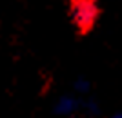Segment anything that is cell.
Here are the masks:
<instances>
[{
	"label": "cell",
	"mask_w": 122,
	"mask_h": 118,
	"mask_svg": "<svg viewBox=\"0 0 122 118\" xmlns=\"http://www.w3.org/2000/svg\"><path fill=\"white\" fill-rule=\"evenodd\" d=\"M71 13L78 29L87 31L95 24L98 15L97 0H71Z\"/></svg>",
	"instance_id": "cell-1"
},
{
	"label": "cell",
	"mask_w": 122,
	"mask_h": 118,
	"mask_svg": "<svg viewBox=\"0 0 122 118\" xmlns=\"http://www.w3.org/2000/svg\"><path fill=\"white\" fill-rule=\"evenodd\" d=\"M115 118H120V116H115Z\"/></svg>",
	"instance_id": "cell-3"
},
{
	"label": "cell",
	"mask_w": 122,
	"mask_h": 118,
	"mask_svg": "<svg viewBox=\"0 0 122 118\" xmlns=\"http://www.w3.org/2000/svg\"><path fill=\"white\" fill-rule=\"evenodd\" d=\"M56 105H58V107H56V111H58L60 114H69V113H73V111H75V100H73V98H69V96L60 98Z\"/></svg>",
	"instance_id": "cell-2"
}]
</instances>
